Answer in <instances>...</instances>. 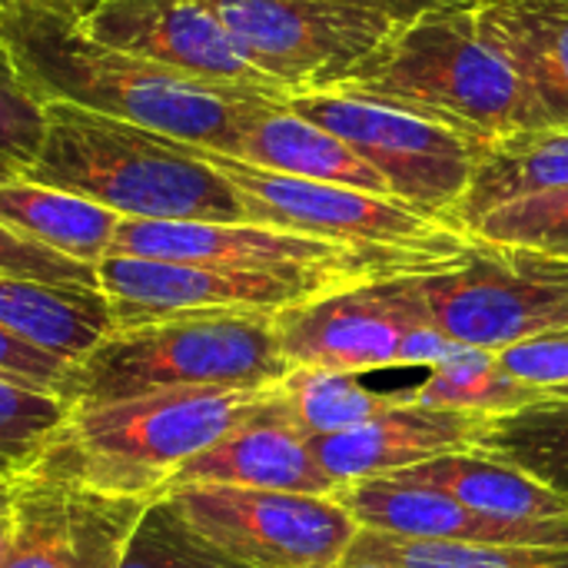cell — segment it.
<instances>
[{"label": "cell", "instance_id": "d6a6232c", "mask_svg": "<svg viewBox=\"0 0 568 568\" xmlns=\"http://www.w3.org/2000/svg\"><path fill=\"white\" fill-rule=\"evenodd\" d=\"M73 373H77L73 359H63L50 349H40V346L27 343L23 336L0 326V379L17 383V386H30V389H43V393L63 396L70 403Z\"/></svg>", "mask_w": 568, "mask_h": 568}, {"label": "cell", "instance_id": "4dcf8cb0", "mask_svg": "<svg viewBox=\"0 0 568 568\" xmlns=\"http://www.w3.org/2000/svg\"><path fill=\"white\" fill-rule=\"evenodd\" d=\"M43 126H47L43 103L23 87L0 40V163H7L23 176V170L40 153Z\"/></svg>", "mask_w": 568, "mask_h": 568}, {"label": "cell", "instance_id": "d4e9b609", "mask_svg": "<svg viewBox=\"0 0 568 568\" xmlns=\"http://www.w3.org/2000/svg\"><path fill=\"white\" fill-rule=\"evenodd\" d=\"M409 399L419 406L459 409V413L499 419V416H509V413L542 403L546 393L523 383L519 376H513L499 363V353L479 349V346H463L453 359L436 366L429 373V379L409 393Z\"/></svg>", "mask_w": 568, "mask_h": 568}, {"label": "cell", "instance_id": "8992f818", "mask_svg": "<svg viewBox=\"0 0 568 568\" xmlns=\"http://www.w3.org/2000/svg\"><path fill=\"white\" fill-rule=\"evenodd\" d=\"M200 156L236 186L250 223L260 226L316 236L359 253L409 256L433 266L456 260L469 243V233L426 216L396 196L260 170L213 150H200Z\"/></svg>", "mask_w": 568, "mask_h": 568}, {"label": "cell", "instance_id": "2e32d148", "mask_svg": "<svg viewBox=\"0 0 568 568\" xmlns=\"http://www.w3.org/2000/svg\"><path fill=\"white\" fill-rule=\"evenodd\" d=\"M190 486H233L303 496H333L339 489L323 473L310 436L286 416L273 389L253 416L183 463L166 483L163 496Z\"/></svg>", "mask_w": 568, "mask_h": 568}, {"label": "cell", "instance_id": "277c9868", "mask_svg": "<svg viewBox=\"0 0 568 568\" xmlns=\"http://www.w3.org/2000/svg\"><path fill=\"white\" fill-rule=\"evenodd\" d=\"M270 389H163L70 406L23 476L160 499L173 473L253 416Z\"/></svg>", "mask_w": 568, "mask_h": 568}, {"label": "cell", "instance_id": "74e56055", "mask_svg": "<svg viewBox=\"0 0 568 568\" xmlns=\"http://www.w3.org/2000/svg\"><path fill=\"white\" fill-rule=\"evenodd\" d=\"M13 176H20V173H17V170H10L7 163H0V183H3V180H13Z\"/></svg>", "mask_w": 568, "mask_h": 568}, {"label": "cell", "instance_id": "3957f363", "mask_svg": "<svg viewBox=\"0 0 568 568\" xmlns=\"http://www.w3.org/2000/svg\"><path fill=\"white\" fill-rule=\"evenodd\" d=\"M343 93L373 97L436 120L483 150L536 130L529 90L483 20V0L426 10L366 60Z\"/></svg>", "mask_w": 568, "mask_h": 568}, {"label": "cell", "instance_id": "9a60e30c", "mask_svg": "<svg viewBox=\"0 0 568 568\" xmlns=\"http://www.w3.org/2000/svg\"><path fill=\"white\" fill-rule=\"evenodd\" d=\"M333 499L359 523V529L479 546H568V519H496L483 516L446 493L409 486L389 476L346 483Z\"/></svg>", "mask_w": 568, "mask_h": 568}, {"label": "cell", "instance_id": "5bb4252c", "mask_svg": "<svg viewBox=\"0 0 568 568\" xmlns=\"http://www.w3.org/2000/svg\"><path fill=\"white\" fill-rule=\"evenodd\" d=\"M80 23L97 43L136 53L183 77L283 97L240 57L220 20L200 0H83Z\"/></svg>", "mask_w": 568, "mask_h": 568}, {"label": "cell", "instance_id": "836d02e7", "mask_svg": "<svg viewBox=\"0 0 568 568\" xmlns=\"http://www.w3.org/2000/svg\"><path fill=\"white\" fill-rule=\"evenodd\" d=\"M499 363L523 383L546 393V399L568 403V329L516 343L499 353Z\"/></svg>", "mask_w": 568, "mask_h": 568}, {"label": "cell", "instance_id": "5b68a950", "mask_svg": "<svg viewBox=\"0 0 568 568\" xmlns=\"http://www.w3.org/2000/svg\"><path fill=\"white\" fill-rule=\"evenodd\" d=\"M276 313H190L113 329L77 359L70 406H100L163 389H270L293 366Z\"/></svg>", "mask_w": 568, "mask_h": 568}, {"label": "cell", "instance_id": "d6986e66", "mask_svg": "<svg viewBox=\"0 0 568 568\" xmlns=\"http://www.w3.org/2000/svg\"><path fill=\"white\" fill-rule=\"evenodd\" d=\"M233 156L250 166L286 173V176L339 183V186L393 196L386 180L346 140L293 113L286 103H276L266 113H260L240 136Z\"/></svg>", "mask_w": 568, "mask_h": 568}, {"label": "cell", "instance_id": "ba28073f", "mask_svg": "<svg viewBox=\"0 0 568 568\" xmlns=\"http://www.w3.org/2000/svg\"><path fill=\"white\" fill-rule=\"evenodd\" d=\"M246 63L276 90L326 93L346 87L403 20L329 0H200Z\"/></svg>", "mask_w": 568, "mask_h": 568}, {"label": "cell", "instance_id": "ffe728a7", "mask_svg": "<svg viewBox=\"0 0 568 568\" xmlns=\"http://www.w3.org/2000/svg\"><path fill=\"white\" fill-rule=\"evenodd\" d=\"M389 479L446 493L456 503L496 519H568L566 499L486 449L426 459L419 466L393 473Z\"/></svg>", "mask_w": 568, "mask_h": 568}, {"label": "cell", "instance_id": "8d00e7d4", "mask_svg": "<svg viewBox=\"0 0 568 568\" xmlns=\"http://www.w3.org/2000/svg\"><path fill=\"white\" fill-rule=\"evenodd\" d=\"M333 568H393V566H376V562H339V566H333Z\"/></svg>", "mask_w": 568, "mask_h": 568}, {"label": "cell", "instance_id": "484cf974", "mask_svg": "<svg viewBox=\"0 0 568 568\" xmlns=\"http://www.w3.org/2000/svg\"><path fill=\"white\" fill-rule=\"evenodd\" d=\"M346 559L393 568H568V546L429 542L359 529Z\"/></svg>", "mask_w": 568, "mask_h": 568}, {"label": "cell", "instance_id": "9c48e42d", "mask_svg": "<svg viewBox=\"0 0 568 568\" xmlns=\"http://www.w3.org/2000/svg\"><path fill=\"white\" fill-rule=\"evenodd\" d=\"M286 106L346 140L396 200L456 226V210L483 156L476 140L403 106L343 90L296 93L286 97Z\"/></svg>", "mask_w": 568, "mask_h": 568}, {"label": "cell", "instance_id": "f546056e", "mask_svg": "<svg viewBox=\"0 0 568 568\" xmlns=\"http://www.w3.org/2000/svg\"><path fill=\"white\" fill-rule=\"evenodd\" d=\"M469 236L503 246H526L568 260V186L526 196L486 213Z\"/></svg>", "mask_w": 568, "mask_h": 568}, {"label": "cell", "instance_id": "83f0119b", "mask_svg": "<svg viewBox=\"0 0 568 568\" xmlns=\"http://www.w3.org/2000/svg\"><path fill=\"white\" fill-rule=\"evenodd\" d=\"M67 413L70 403L63 396L0 379V476H23Z\"/></svg>", "mask_w": 568, "mask_h": 568}, {"label": "cell", "instance_id": "e0dca14e", "mask_svg": "<svg viewBox=\"0 0 568 568\" xmlns=\"http://www.w3.org/2000/svg\"><path fill=\"white\" fill-rule=\"evenodd\" d=\"M493 419L476 416V413H459V409H436V406H419L406 399L336 436H320L310 439L313 453L323 466V473L336 483H363L376 476H393L409 466H419L426 459H439L449 453H466L479 449Z\"/></svg>", "mask_w": 568, "mask_h": 568}, {"label": "cell", "instance_id": "4fadbf2b", "mask_svg": "<svg viewBox=\"0 0 568 568\" xmlns=\"http://www.w3.org/2000/svg\"><path fill=\"white\" fill-rule=\"evenodd\" d=\"M150 503L17 476L10 483V539L0 568H116Z\"/></svg>", "mask_w": 568, "mask_h": 568}, {"label": "cell", "instance_id": "d590c367", "mask_svg": "<svg viewBox=\"0 0 568 568\" xmlns=\"http://www.w3.org/2000/svg\"><path fill=\"white\" fill-rule=\"evenodd\" d=\"M7 539H10V483L0 486V566H3Z\"/></svg>", "mask_w": 568, "mask_h": 568}, {"label": "cell", "instance_id": "cb8c5ba5", "mask_svg": "<svg viewBox=\"0 0 568 568\" xmlns=\"http://www.w3.org/2000/svg\"><path fill=\"white\" fill-rule=\"evenodd\" d=\"M280 406L286 416L310 436H336L346 429H356L389 409H396L403 396L373 393L359 383L356 373L339 369H316V366H293L276 386H273Z\"/></svg>", "mask_w": 568, "mask_h": 568}, {"label": "cell", "instance_id": "30bf717a", "mask_svg": "<svg viewBox=\"0 0 568 568\" xmlns=\"http://www.w3.org/2000/svg\"><path fill=\"white\" fill-rule=\"evenodd\" d=\"M163 499L196 536L246 568H333L359 536V523L333 496L190 486Z\"/></svg>", "mask_w": 568, "mask_h": 568}, {"label": "cell", "instance_id": "4316f807", "mask_svg": "<svg viewBox=\"0 0 568 568\" xmlns=\"http://www.w3.org/2000/svg\"><path fill=\"white\" fill-rule=\"evenodd\" d=\"M513 463L568 503V403L542 399L519 413L493 419L483 446Z\"/></svg>", "mask_w": 568, "mask_h": 568}, {"label": "cell", "instance_id": "52a82bcc", "mask_svg": "<svg viewBox=\"0 0 568 568\" xmlns=\"http://www.w3.org/2000/svg\"><path fill=\"white\" fill-rule=\"evenodd\" d=\"M429 320L456 343L503 353L568 329V260L469 236L466 250L416 273Z\"/></svg>", "mask_w": 568, "mask_h": 568}, {"label": "cell", "instance_id": "8fae6325", "mask_svg": "<svg viewBox=\"0 0 568 568\" xmlns=\"http://www.w3.org/2000/svg\"><path fill=\"white\" fill-rule=\"evenodd\" d=\"M433 323L416 273L376 276L333 286L273 316L276 339L290 366L339 373H373L399 366L409 329Z\"/></svg>", "mask_w": 568, "mask_h": 568}, {"label": "cell", "instance_id": "7a4b0ae2", "mask_svg": "<svg viewBox=\"0 0 568 568\" xmlns=\"http://www.w3.org/2000/svg\"><path fill=\"white\" fill-rule=\"evenodd\" d=\"M47 126L27 180L83 196L123 220L250 223L236 186L196 146L110 120L73 103H47Z\"/></svg>", "mask_w": 568, "mask_h": 568}, {"label": "cell", "instance_id": "e575fe53", "mask_svg": "<svg viewBox=\"0 0 568 568\" xmlns=\"http://www.w3.org/2000/svg\"><path fill=\"white\" fill-rule=\"evenodd\" d=\"M329 3H346V7H366V10H379L389 13L396 20H413L426 10H439V7H453V3H466V0H329Z\"/></svg>", "mask_w": 568, "mask_h": 568}, {"label": "cell", "instance_id": "1f68e13d", "mask_svg": "<svg viewBox=\"0 0 568 568\" xmlns=\"http://www.w3.org/2000/svg\"><path fill=\"white\" fill-rule=\"evenodd\" d=\"M0 273L20 276V280H37V283H53V286L100 290L97 266H87L63 253H53V250L20 236L7 223H0Z\"/></svg>", "mask_w": 568, "mask_h": 568}, {"label": "cell", "instance_id": "ac0fdd59", "mask_svg": "<svg viewBox=\"0 0 568 568\" xmlns=\"http://www.w3.org/2000/svg\"><path fill=\"white\" fill-rule=\"evenodd\" d=\"M483 20L529 90L536 130L568 126V0H483Z\"/></svg>", "mask_w": 568, "mask_h": 568}, {"label": "cell", "instance_id": "7c38bea8", "mask_svg": "<svg viewBox=\"0 0 568 568\" xmlns=\"http://www.w3.org/2000/svg\"><path fill=\"white\" fill-rule=\"evenodd\" d=\"M97 283L110 306L113 329L190 313H280L316 293L346 286L329 276L250 273L143 256H106L97 266Z\"/></svg>", "mask_w": 568, "mask_h": 568}, {"label": "cell", "instance_id": "f1b7e54d", "mask_svg": "<svg viewBox=\"0 0 568 568\" xmlns=\"http://www.w3.org/2000/svg\"><path fill=\"white\" fill-rule=\"evenodd\" d=\"M116 568H246L196 536L160 496L146 506Z\"/></svg>", "mask_w": 568, "mask_h": 568}, {"label": "cell", "instance_id": "603a6c76", "mask_svg": "<svg viewBox=\"0 0 568 568\" xmlns=\"http://www.w3.org/2000/svg\"><path fill=\"white\" fill-rule=\"evenodd\" d=\"M562 186H568V126L513 133L483 150L456 210V226L469 233L486 213Z\"/></svg>", "mask_w": 568, "mask_h": 568}, {"label": "cell", "instance_id": "6da1fadb", "mask_svg": "<svg viewBox=\"0 0 568 568\" xmlns=\"http://www.w3.org/2000/svg\"><path fill=\"white\" fill-rule=\"evenodd\" d=\"M83 0H0V40L23 87L47 103L136 123L200 150L233 156L246 126L283 97L183 77L136 53L97 43Z\"/></svg>", "mask_w": 568, "mask_h": 568}, {"label": "cell", "instance_id": "7402d4cb", "mask_svg": "<svg viewBox=\"0 0 568 568\" xmlns=\"http://www.w3.org/2000/svg\"><path fill=\"white\" fill-rule=\"evenodd\" d=\"M120 220L123 216L100 203L33 183L27 176L0 183V223L87 266H100L110 256Z\"/></svg>", "mask_w": 568, "mask_h": 568}, {"label": "cell", "instance_id": "44dd1931", "mask_svg": "<svg viewBox=\"0 0 568 568\" xmlns=\"http://www.w3.org/2000/svg\"><path fill=\"white\" fill-rule=\"evenodd\" d=\"M0 326L73 363L113 333L100 290L53 286L7 273H0Z\"/></svg>", "mask_w": 568, "mask_h": 568}]
</instances>
